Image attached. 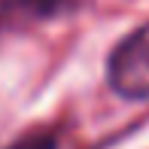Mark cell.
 I'll list each match as a JSON object with an SVG mask.
<instances>
[{
  "instance_id": "6da1fadb",
  "label": "cell",
  "mask_w": 149,
  "mask_h": 149,
  "mask_svg": "<svg viewBox=\"0 0 149 149\" xmlns=\"http://www.w3.org/2000/svg\"><path fill=\"white\" fill-rule=\"evenodd\" d=\"M107 79H110V88L128 100L149 97V22L131 31L110 52Z\"/></svg>"
},
{
  "instance_id": "7a4b0ae2",
  "label": "cell",
  "mask_w": 149,
  "mask_h": 149,
  "mask_svg": "<svg viewBox=\"0 0 149 149\" xmlns=\"http://www.w3.org/2000/svg\"><path fill=\"white\" fill-rule=\"evenodd\" d=\"M70 0H0V22H43V18L61 15Z\"/></svg>"
},
{
  "instance_id": "3957f363",
  "label": "cell",
  "mask_w": 149,
  "mask_h": 149,
  "mask_svg": "<svg viewBox=\"0 0 149 149\" xmlns=\"http://www.w3.org/2000/svg\"><path fill=\"white\" fill-rule=\"evenodd\" d=\"M6 149H58V137H55V131L33 128V131L22 134L18 140H12Z\"/></svg>"
}]
</instances>
